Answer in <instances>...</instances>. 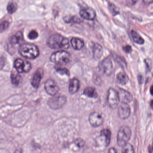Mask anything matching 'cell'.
<instances>
[{
	"mask_svg": "<svg viewBox=\"0 0 153 153\" xmlns=\"http://www.w3.org/2000/svg\"><path fill=\"white\" fill-rule=\"evenodd\" d=\"M80 14L81 18L87 20H94L96 16V12L90 7L82 8L80 11Z\"/></svg>",
	"mask_w": 153,
	"mask_h": 153,
	"instance_id": "30bf717a",
	"label": "cell"
},
{
	"mask_svg": "<svg viewBox=\"0 0 153 153\" xmlns=\"http://www.w3.org/2000/svg\"><path fill=\"white\" fill-rule=\"evenodd\" d=\"M101 136L104 138L106 146H108L111 138V132L110 130L108 129H104L101 131Z\"/></svg>",
	"mask_w": 153,
	"mask_h": 153,
	"instance_id": "603a6c76",
	"label": "cell"
},
{
	"mask_svg": "<svg viewBox=\"0 0 153 153\" xmlns=\"http://www.w3.org/2000/svg\"><path fill=\"white\" fill-rule=\"evenodd\" d=\"M120 102L121 103L128 104L132 100V96L131 94L126 90L120 89L117 91Z\"/></svg>",
	"mask_w": 153,
	"mask_h": 153,
	"instance_id": "4fadbf2b",
	"label": "cell"
},
{
	"mask_svg": "<svg viewBox=\"0 0 153 153\" xmlns=\"http://www.w3.org/2000/svg\"><path fill=\"white\" fill-rule=\"evenodd\" d=\"M75 144L77 147L81 148L85 146V142L83 139L81 138H78L75 141Z\"/></svg>",
	"mask_w": 153,
	"mask_h": 153,
	"instance_id": "f546056e",
	"label": "cell"
},
{
	"mask_svg": "<svg viewBox=\"0 0 153 153\" xmlns=\"http://www.w3.org/2000/svg\"><path fill=\"white\" fill-rule=\"evenodd\" d=\"M47 45L53 49H67L69 47L68 39L59 34H54L49 37Z\"/></svg>",
	"mask_w": 153,
	"mask_h": 153,
	"instance_id": "6da1fadb",
	"label": "cell"
},
{
	"mask_svg": "<svg viewBox=\"0 0 153 153\" xmlns=\"http://www.w3.org/2000/svg\"><path fill=\"white\" fill-rule=\"evenodd\" d=\"M20 55L29 59H34L39 56L40 51L36 46L33 44H23L19 49Z\"/></svg>",
	"mask_w": 153,
	"mask_h": 153,
	"instance_id": "7a4b0ae2",
	"label": "cell"
},
{
	"mask_svg": "<svg viewBox=\"0 0 153 153\" xmlns=\"http://www.w3.org/2000/svg\"><path fill=\"white\" fill-rule=\"evenodd\" d=\"M130 128L127 126H123L120 128L117 134V143L120 147H122L128 143L131 137Z\"/></svg>",
	"mask_w": 153,
	"mask_h": 153,
	"instance_id": "277c9868",
	"label": "cell"
},
{
	"mask_svg": "<svg viewBox=\"0 0 153 153\" xmlns=\"http://www.w3.org/2000/svg\"><path fill=\"white\" fill-rule=\"evenodd\" d=\"M107 102L112 109L116 108L120 103L118 93L113 88H110L108 91Z\"/></svg>",
	"mask_w": 153,
	"mask_h": 153,
	"instance_id": "52a82bcc",
	"label": "cell"
},
{
	"mask_svg": "<svg viewBox=\"0 0 153 153\" xmlns=\"http://www.w3.org/2000/svg\"><path fill=\"white\" fill-rule=\"evenodd\" d=\"M117 82L120 85H126L128 82V77L126 74L124 72H120L117 74L116 76Z\"/></svg>",
	"mask_w": 153,
	"mask_h": 153,
	"instance_id": "ffe728a7",
	"label": "cell"
},
{
	"mask_svg": "<svg viewBox=\"0 0 153 153\" xmlns=\"http://www.w3.org/2000/svg\"><path fill=\"white\" fill-rule=\"evenodd\" d=\"M4 64H5L4 59L3 57H0V69H1V68H3Z\"/></svg>",
	"mask_w": 153,
	"mask_h": 153,
	"instance_id": "d6a6232c",
	"label": "cell"
},
{
	"mask_svg": "<svg viewBox=\"0 0 153 153\" xmlns=\"http://www.w3.org/2000/svg\"><path fill=\"white\" fill-rule=\"evenodd\" d=\"M70 42H71V45L72 47L75 50H80L84 46V41L80 38H72L71 41H70Z\"/></svg>",
	"mask_w": 153,
	"mask_h": 153,
	"instance_id": "ac0fdd59",
	"label": "cell"
},
{
	"mask_svg": "<svg viewBox=\"0 0 153 153\" xmlns=\"http://www.w3.org/2000/svg\"><path fill=\"white\" fill-rule=\"evenodd\" d=\"M118 114L119 117L123 120L127 119L130 117L131 109L128 104L121 103L118 108Z\"/></svg>",
	"mask_w": 153,
	"mask_h": 153,
	"instance_id": "7c38bea8",
	"label": "cell"
},
{
	"mask_svg": "<svg viewBox=\"0 0 153 153\" xmlns=\"http://www.w3.org/2000/svg\"><path fill=\"white\" fill-rule=\"evenodd\" d=\"M123 50L127 53H130L132 51V48L130 45H126L123 47Z\"/></svg>",
	"mask_w": 153,
	"mask_h": 153,
	"instance_id": "4dcf8cb0",
	"label": "cell"
},
{
	"mask_svg": "<svg viewBox=\"0 0 153 153\" xmlns=\"http://www.w3.org/2000/svg\"><path fill=\"white\" fill-rule=\"evenodd\" d=\"M108 153H118L116 149L115 148L111 147L109 150Z\"/></svg>",
	"mask_w": 153,
	"mask_h": 153,
	"instance_id": "836d02e7",
	"label": "cell"
},
{
	"mask_svg": "<svg viewBox=\"0 0 153 153\" xmlns=\"http://www.w3.org/2000/svg\"><path fill=\"white\" fill-rule=\"evenodd\" d=\"M14 67L19 73H28L31 69V64L27 61L17 59L14 62Z\"/></svg>",
	"mask_w": 153,
	"mask_h": 153,
	"instance_id": "ba28073f",
	"label": "cell"
},
{
	"mask_svg": "<svg viewBox=\"0 0 153 153\" xmlns=\"http://www.w3.org/2000/svg\"><path fill=\"white\" fill-rule=\"evenodd\" d=\"M11 78L12 83L15 86H18L22 82V77L19 73H12Z\"/></svg>",
	"mask_w": 153,
	"mask_h": 153,
	"instance_id": "7402d4cb",
	"label": "cell"
},
{
	"mask_svg": "<svg viewBox=\"0 0 153 153\" xmlns=\"http://www.w3.org/2000/svg\"><path fill=\"white\" fill-rule=\"evenodd\" d=\"M83 93L85 96L92 98H96L98 96V94L96 89L93 87H87L84 90Z\"/></svg>",
	"mask_w": 153,
	"mask_h": 153,
	"instance_id": "d6986e66",
	"label": "cell"
},
{
	"mask_svg": "<svg viewBox=\"0 0 153 153\" xmlns=\"http://www.w3.org/2000/svg\"><path fill=\"white\" fill-rule=\"evenodd\" d=\"M10 25V23L8 21H3L0 23V32H4V31L7 29Z\"/></svg>",
	"mask_w": 153,
	"mask_h": 153,
	"instance_id": "4316f807",
	"label": "cell"
},
{
	"mask_svg": "<svg viewBox=\"0 0 153 153\" xmlns=\"http://www.w3.org/2000/svg\"><path fill=\"white\" fill-rule=\"evenodd\" d=\"M53 96L48 101V104L52 109H59L64 105L67 102V98L65 96Z\"/></svg>",
	"mask_w": 153,
	"mask_h": 153,
	"instance_id": "5b68a950",
	"label": "cell"
},
{
	"mask_svg": "<svg viewBox=\"0 0 153 153\" xmlns=\"http://www.w3.org/2000/svg\"><path fill=\"white\" fill-rule=\"evenodd\" d=\"M100 71L106 76H110L113 71V65L110 58L107 57L103 59L99 64Z\"/></svg>",
	"mask_w": 153,
	"mask_h": 153,
	"instance_id": "8992f818",
	"label": "cell"
},
{
	"mask_svg": "<svg viewBox=\"0 0 153 153\" xmlns=\"http://www.w3.org/2000/svg\"><path fill=\"white\" fill-rule=\"evenodd\" d=\"M108 8L110 11L114 16L117 15L119 13V10L116 6L112 3H109Z\"/></svg>",
	"mask_w": 153,
	"mask_h": 153,
	"instance_id": "484cf974",
	"label": "cell"
},
{
	"mask_svg": "<svg viewBox=\"0 0 153 153\" xmlns=\"http://www.w3.org/2000/svg\"><path fill=\"white\" fill-rule=\"evenodd\" d=\"M45 89L49 95L55 96L59 91V88L55 81L52 79H48L45 84Z\"/></svg>",
	"mask_w": 153,
	"mask_h": 153,
	"instance_id": "9c48e42d",
	"label": "cell"
},
{
	"mask_svg": "<svg viewBox=\"0 0 153 153\" xmlns=\"http://www.w3.org/2000/svg\"><path fill=\"white\" fill-rule=\"evenodd\" d=\"M14 153H23V152L21 149L19 148L15 150Z\"/></svg>",
	"mask_w": 153,
	"mask_h": 153,
	"instance_id": "d590c367",
	"label": "cell"
},
{
	"mask_svg": "<svg viewBox=\"0 0 153 153\" xmlns=\"http://www.w3.org/2000/svg\"><path fill=\"white\" fill-rule=\"evenodd\" d=\"M122 147L123 153H134V148L131 144L127 143Z\"/></svg>",
	"mask_w": 153,
	"mask_h": 153,
	"instance_id": "d4e9b609",
	"label": "cell"
},
{
	"mask_svg": "<svg viewBox=\"0 0 153 153\" xmlns=\"http://www.w3.org/2000/svg\"><path fill=\"white\" fill-rule=\"evenodd\" d=\"M88 120L90 125L93 127H98L102 125L103 123V118L102 115L96 112L90 115Z\"/></svg>",
	"mask_w": 153,
	"mask_h": 153,
	"instance_id": "8fae6325",
	"label": "cell"
},
{
	"mask_svg": "<svg viewBox=\"0 0 153 153\" xmlns=\"http://www.w3.org/2000/svg\"><path fill=\"white\" fill-rule=\"evenodd\" d=\"M56 70L59 74H65L69 76V71L66 68H56Z\"/></svg>",
	"mask_w": 153,
	"mask_h": 153,
	"instance_id": "f1b7e54d",
	"label": "cell"
},
{
	"mask_svg": "<svg viewBox=\"0 0 153 153\" xmlns=\"http://www.w3.org/2000/svg\"><path fill=\"white\" fill-rule=\"evenodd\" d=\"M38 36V33L35 30H32L29 33L28 37L30 40H35Z\"/></svg>",
	"mask_w": 153,
	"mask_h": 153,
	"instance_id": "83f0119b",
	"label": "cell"
},
{
	"mask_svg": "<svg viewBox=\"0 0 153 153\" xmlns=\"http://www.w3.org/2000/svg\"><path fill=\"white\" fill-rule=\"evenodd\" d=\"M93 58L96 61H98L102 57L103 53L102 47L101 45L96 43L93 45Z\"/></svg>",
	"mask_w": 153,
	"mask_h": 153,
	"instance_id": "9a60e30c",
	"label": "cell"
},
{
	"mask_svg": "<svg viewBox=\"0 0 153 153\" xmlns=\"http://www.w3.org/2000/svg\"><path fill=\"white\" fill-rule=\"evenodd\" d=\"M143 1L145 5H149L152 3L153 0H143Z\"/></svg>",
	"mask_w": 153,
	"mask_h": 153,
	"instance_id": "e575fe53",
	"label": "cell"
},
{
	"mask_svg": "<svg viewBox=\"0 0 153 153\" xmlns=\"http://www.w3.org/2000/svg\"><path fill=\"white\" fill-rule=\"evenodd\" d=\"M43 75L44 72L41 69H37V71L34 74L31 80V84L34 88H37L39 87L41 79L43 78Z\"/></svg>",
	"mask_w": 153,
	"mask_h": 153,
	"instance_id": "5bb4252c",
	"label": "cell"
},
{
	"mask_svg": "<svg viewBox=\"0 0 153 153\" xmlns=\"http://www.w3.org/2000/svg\"><path fill=\"white\" fill-rule=\"evenodd\" d=\"M137 0H126V3L127 6H134Z\"/></svg>",
	"mask_w": 153,
	"mask_h": 153,
	"instance_id": "1f68e13d",
	"label": "cell"
},
{
	"mask_svg": "<svg viewBox=\"0 0 153 153\" xmlns=\"http://www.w3.org/2000/svg\"><path fill=\"white\" fill-rule=\"evenodd\" d=\"M71 56L69 52L61 50L53 53L51 56V61L52 62L59 64H66L71 61Z\"/></svg>",
	"mask_w": 153,
	"mask_h": 153,
	"instance_id": "3957f363",
	"label": "cell"
},
{
	"mask_svg": "<svg viewBox=\"0 0 153 153\" xmlns=\"http://www.w3.org/2000/svg\"><path fill=\"white\" fill-rule=\"evenodd\" d=\"M18 9V5L16 2L11 1L8 4L7 6V11L10 14H13Z\"/></svg>",
	"mask_w": 153,
	"mask_h": 153,
	"instance_id": "cb8c5ba5",
	"label": "cell"
},
{
	"mask_svg": "<svg viewBox=\"0 0 153 153\" xmlns=\"http://www.w3.org/2000/svg\"><path fill=\"white\" fill-rule=\"evenodd\" d=\"M131 35L133 41L138 45H142L144 43V40L142 36L135 30H132L131 32Z\"/></svg>",
	"mask_w": 153,
	"mask_h": 153,
	"instance_id": "44dd1931",
	"label": "cell"
},
{
	"mask_svg": "<svg viewBox=\"0 0 153 153\" xmlns=\"http://www.w3.org/2000/svg\"><path fill=\"white\" fill-rule=\"evenodd\" d=\"M23 40V34L21 31L17 32L10 38V43L13 45H16L20 44Z\"/></svg>",
	"mask_w": 153,
	"mask_h": 153,
	"instance_id": "e0dca14e",
	"label": "cell"
},
{
	"mask_svg": "<svg viewBox=\"0 0 153 153\" xmlns=\"http://www.w3.org/2000/svg\"><path fill=\"white\" fill-rule=\"evenodd\" d=\"M80 87V83L79 80L77 79L74 78L70 81L69 85V91L71 94H74L76 93Z\"/></svg>",
	"mask_w": 153,
	"mask_h": 153,
	"instance_id": "2e32d148",
	"label": "cell"
}]
</instances>
